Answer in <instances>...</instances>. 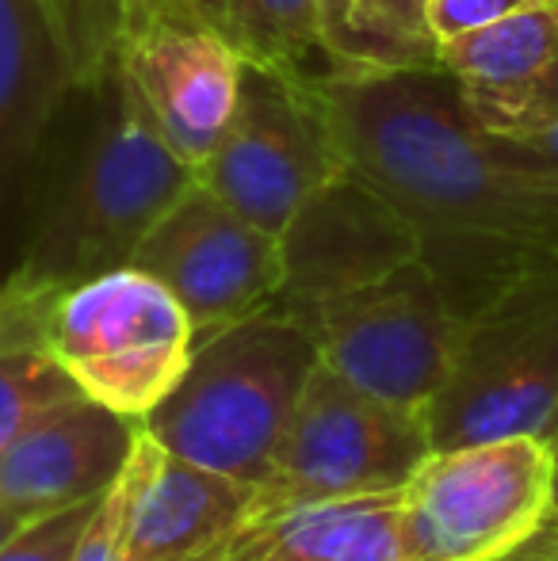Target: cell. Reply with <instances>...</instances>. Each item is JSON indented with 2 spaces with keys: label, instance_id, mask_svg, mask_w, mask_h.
<instances>
[{
  "label": "cell",
  "instance_id": "obj_1",
  "mask_svg": "<svg viewBox=\"0 0 558 561\" xmlns=\"http://www.w3.org/2000/svg\"><path fill=\"white\" fill-rule=\"evenodd\" d=\"M333 146L413 226L459 313L521 267L558 256V176L513 161L447 69L314 73Z\"/></svg>",
  "mask_w": 558,
  "mask_h": 561
},
{
  "label": "cell",
  "instance_id": "obj_2",
  "mask_svg": "<svg viewBox=\"0 0 558 561\" xmlns=\"http://www.w3.org/2000/svg\"><path fill=\"white\" fill-rule=\"evenodd\" d=\"M104 96L107 112L89 149L31 229L27 249L8 275L20 287L58 295L100 272L127 267L141 237L195 184V169L161 138L119 61L104 81Z\"/></svg>",
  "mask_w": 558,
  "mask_h": 561
},
{
  "label": "cell",
  "instance_id": "obj_3",
  "mask_svg": "<svg viewBox=\"0 0 558 561\" xmlns=\"http://www.w3.org/2000/svg\"><path fill=\"white\" fill-rule=\"evenodd\" d=\"M314 367L310 329L272 306L203 336L176 390L141 421V432L172 455L257 489Z\"/></svg>",
  "mask_w": 558,
  "mask_h": 561
},
{
  "label": "cell",
  "instance_id": "obj_4",
  "mask_svg": "<svg viewBox=\"0 0 558 561\" xmlns=\"http://www.w3.org/2000/svg\"><path fill=\"white\" fill-rule=\"evenodd\" d=\"M432 447L558 432V256L521 267L463 313L436 401Z\"/></svg>",
  "mask_w": 558,
  "mask_h": 561
},
{
  "label": "cell",
  "instance_id": "obj_5",
  "mask_svg": "<svg viewBox=\"0 0 558 561\" xmlns=\"http://www.w3.org/2000/svg\"><path fill=\"white\" fill-rule=\"evenodd\" d=\"M38 340L84 398L141 424L184 378L195 325L164 283L127 264L58 290Z\"/></svg>",
  "mask_w": 558,
  "mask_h": 561
},
{
  "label": "cell",
  "instance_id": "obj_6",
  "mask_svg": "<svg viewBox=\"0 0 558 561\" xmlns=\"http://www.w3.org/2000/svg\"><path fill=\"white\" fill-rule=\"evenodd\" d=\"M551 444L501 436L432 447L398 489L402 561H505L555 512Z\"/></svg>",
  "mask_w": 558,
  "mask_h": 561
},
{
  "label": "cell",
  "instance_id": "obj_7",
  "mask_svg": "<svg viewBox=\"0 0 558 561\" xmlns=\"http://www.w3.org/2000/svg\"><path fill=\"white\" fill-rule=\"evenodd\" d=\"M429 450L432 439L421 413L360 390L318 359L269 478L257 485V519L306 504L398 493Z\"/></svg>",
  "mask_w": 558,
  "mask_h": 561
},
{
  "label": "cell",
  "instance_id": "obj_8",
  "mask_svg": "<svg viewBox=\"0 0 558 561\" xmlns=\"http://www.w3.org/2000/svg\"><path fill=\"white\" fill-rule=\"evenodd\" d=\"M318 359L352 386L410 413H429L447 378L463 313L418 256L379 279L298 313Z\"/></svg>",
  "mask_w": 558,
  "mask_h": 561
},
{
  "label": "cell",
  "instance_id": "obj_9",
  "mask_svg": "<svg viewBox=\"0 0 558 561\" xmlns=\"http://www.w3.org/2000/svg\"><path fill=\"white\" fill-rule=\"evenodd\" d=\"M341 164L314 96V73L287 77L241 66L238 107L218 146L195 169V180L246 222L280 237L306 195Z\"/></svg>",
  "mask_w": 558,
  "mask_h": 561
},
{
  "label": "cell",
  "instance_id": "obj_10",
  "mask_svg": "<svg viewBox=\"0 0 558 561\" xmlns=\"http://www.w3.org/2000/svg\"><path fill=\"white\" fill-rule=\"evenodd\" d=\"M123 23V0H0V184L73 92L112 77Z\"/></svg>",
  "mask_w": 558,
  "mask_h": 561
},
{
  "label": "cell",
  "instance_id": "obj_11",
  "mask_svg": "<svg viewBox=\"0 0 558 561\" xmlns=\"http://www.w3.org/2000/svg\"><path fill=\"white\" fill-rule=\"evenodd\" d=\"M130 264L184 306L195 344L272 310L283 290L280 237L246 222L200 180L141 237Z\"/></svg>",
  "mask_w": 558,
  "mask_h": 561
},
{
  "label": "cell",
  "instance_id": "obj_12",
  "mask_svg": "<svg viewBox=\"0 0 558 561\" xmlns=\"http://www.w3.org/2000/svg\"><path fill=\"white\" fill-rule=\"evenodd\" d=\"M280 310L306 313L333 295L379 279L421 256L413 226L356 169L341 164L280 233Z\"/></svg>",
  "mask_w": 558,
  "mask_h": 561
},
{
  "label": "cell",
  "instance_id": "obj_13",
  "mask_svg": "<svg viewBox=\"0 0 558 561\" xmlns=\"http://www.w3.org/2000/svg\"><path fill=\"white\" fill-rule=\"evenodd\" d=\"M119 561H184L238 539L257 519V489L172 455L138 424L119 478L104 489Z\"/></svg>",
  "mask_w": 558,
  "mask_h": 561
},
{
  "label": "cell",
  "instance_id": "obj_14",
  "mask_svg": "<svg viewBox=\"0 0 558 561\" xmlns=\"http://www.w3.org/2000/svg\"><path fill=\"white\" fill-rule=\"evenodd\" d=\"M241 54L184 12H149L123 31L119 69L180 161L200 169L238 107Z\"/></svg>",
  "mask_w": 558,
  "mask_h": 561
},
{
  "label": "cell",
  "instance_id": "obj_15",
  "mask_svg": "<svg viewBox=\"0 0 558 561\" xmlns=\"http://www.w3.org/2000/svg\"><path fill=\"white\" fill-rule=\"evenodd\" d=\"M138 421L81 393L43 413L0 458V508L43 519L96 501L127 462Z\"/></svg>",
  "mask_w": 558,
  "mask_h": 561
},
{
  "label": "cell",
  "instance_id": "obj_16",
  "mask_svg": "<svg viewBox=\"0 0 558 561\" xmlns=\"http://www.w3.org/2000/svg\"><path fill=\"white\" fill-rule=\"evenodd\" d=\"M230 561H402L398 493L287 508L246 527Z\"/></svg>",
  "mask_w": 558,
  "mask_h": 561
},
{
  "label": "cell",
  "instance_id": "obj_17",
  "mask_svg": "<svg viewBox=\"0 0 558 561\" xmlns=\"http://www.w3.org/2000/svg\"><path fill=\"white\" fill-rule=\"evenodd\" d=\"M318 50L337 77L440 66L429 0H318Z\"/></svg>",
  "mask_w": 558,
  "mask_h": 561
},
{
  "label": "cell",
  "instance_id": "obj_18",
  "mask_svg": "<svg viewBox=\"0 0 558 561\" xmlns=\"http://www.w3.org/2000/svg\"><path fill=\"white\" fill-rule=\"evenodd\" d=\"M558 58V0H532L440 43V69L463 84H516Z\"/></svg>",
  "mask_w": 558,
  "mask_h": 561
},
{
  "label": "cell",
  "instance_id": "obj_19",
  "mask_svg": "<svg viewBox=\"0 0 558 561\" xmlns=\"http://www.w3.org/2000/svg\"><path fill=\"white\" fill-rule=\"evenodd\" d=\"M226 38L246 66L310 77L318 50V0H226Z\"/></svg>",
  "mask_w": 558,
  "mask_h": 561
},
{
  "label": "cell",
  "instance_id": "obj_20",
  "mask_svg": "<svg viewBox=\"0 0 558 561\" xmlns=\"http://www.w3.org/2000/svg\"><path fill=\"white\" fill-rule=\"evenodd\" d=\"M69 398H81V390L38 340L0 344V458L38 416Z\"/></svg>",
  "mask_w": 558,
  "mask_h": 561
},
{
  "label": "cell",
  "instance_id": "obj_21",
  "mask_svg": "<svg viewBox=\"0 0 558 561\" xmlns=\"http://www.w3.org/2000/svg\"><path fill=\"white\" fill-rule=\"evenodd\" d=\"M463 84V81H459ZM470 115L493 134H536L558 126V58L516 84H463Z\"/></svg>",
  "mask_w": 558,
  "mask_h": 561
},
{
  "label": "cell",
  "instance_id": "obj_22",
  "mask_svg": "<svg viewBox=\"0 0 558 561\" xmlns=\"http://www.w3.org/2000/svg\"><path fill=\"white\" fill-rule=\"evenodd\" d=\"M92 504L96 501L73 504V508H66V512H54V516L23 524L20 531L0 547V561H73L77 539H81Z\"/></svg>",
  "mask_w": 558,
  "mask_h": 561
},
{
  "label": "cell",
  "instance_id": "obj_23",
  "mask_svg": "<svg viewBox=\"0 0 558 561\" xmlns=\"http://www.w3.org/2000/svg\"><path fill=\"white\" fill-rule=\"evenodd\" d=\"M524 4H532V0H429V27L440 43H447V38L486 27V23L501 20Z\"/></svg>",
  "mask_w": 558,
  "mask_h": 561
},
{
  "label": "cell",
  "instance_id": "obj_24",
  "mask_svg": "<svg viewBox=\"0 0 558 561\" xmlns=\"http://www.w3.org/2000/svg\"><path fill=\"white\" fill-rule=\"evenodd\" d=\"M501 138H505V149L513 161L558 176V126H551V130H536V134H516V138L513 134H501Z\"/></svg>",
  "mask_w": 558,
  "mask_h": 561
},
{
  "label": "cell",
  "instance_id": "obj_25",
  "mask_svg": "<svg viewBox=\"0 0 558 561\" xmlns=\"http://www.w3.org/2000/svg\"><path fill=\"white\" fill-rule=\"evenodd\" d=\"M505 561H558V516H555V512L547 516V524L539 527V531Z\"/></svg>",
  "mask_w": 558,
  "mask_h": 561
},
{
  "label": "cell",
  "instance_id": "obj_26",
  "mask_svg": "<svg viewBox=\"0 0 558 561\" xmlns=\"http://www.w3.org/2000/svg\"><path fill=\"white\" fill-rule=\"evenodd\" d=\"M169 8L184 15H195L200 23L215 27L218 35H226V0H169Z\"/></svg>",
  "mask_w": 558,
  "mask_h": 561
},
{
  "label": "cell",
  "instance_id": "obj_27",
  "mask_svg": "<svg viewBox=\"0 0 558 561\" xmlns=\"http://www.w3.org/2000/svg\"><path fill=\"white\" fill-rule=\"evenodd\" d=\"M123 12H127V23H123V31L130 27L135 20L149 12H176V8H169V0H123Z\"/></svg>",
  "mask_w": 558,
  "mask_h": 561
},
{
  "label": "cell",
  "instance_id": "obj_28",
  "mask_svg": "<svg viewBox=\"0 0 558 561\" xmlns=\"http://www.w3.org/2000/svg\"><path fill=\"white\" fill-rule=\"evenodd\" d=\"M23 524H31V519H23V516H15V512L0 508V547H4V542L12 539V535L20 531Z\"/></svg>",
  "mask_w": 558,
  "mask_h": 561
},
{
  "label": "cell",
  "instance_id": "obj_29",
  "mask_svg": "<svg viewBox=\"0 0 558 561\" xmlns=\"http://www.w3.org/2000/svg\"><path fill=\"white\" fill-rule=\"evenodd\" d=\"M238 539H241V535H238ZM238 539L223 542V547L207 550V554H200V558H184V561H230L234 558V547H238Z\"/></svg>",
  "mask_w": 558,
  "mask_h": 561
},
{
  "label": "cell",
  "instance_id": "obj_30",
  "mask_svg": "<svg viewBox=\"0 0 558 561\" xmlns=\"http://www.w3.org/2000/svg\"><path fill=\"white\" fill-rule=\"evenodd\" d=\"M547 444H551V462H555V473H551V496H555V516H558V432L551 439H547Z\"/></svg>",
  "mask_w": 558,
  "mask_h": 561
}]
</instances>
